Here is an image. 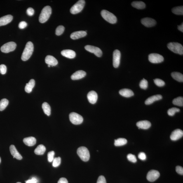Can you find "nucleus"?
<instances>
[{"instance_id":"nucleus-30","label":"nucleus","mask_w":183,"mask_h":183,"mask_svg":"<svg viewBox=\"0 0 183 183\" xmlns=\"http://www.w3.org/2000/svg\"><path fill=\"white\" fill-rule=\"evenodd\" d=\"M42 107L45 114L47 116H50L51 113V109L50 106L48 103L46 102L43 103Z\"/></svg>"},{"instance_id":"nucleus-35","label":"nucleus","mask_w":183,"mask_h":183,"mask_svg":"<svg viewBox=\"0 0 183 183\" xmlns=\"http://www.w3.org/2000/svg\"><path fill=\"white\" fill-rule=\"evenodd\" d=\"M180 110L177 108L174 107L168 110V114L170 116H173L175 113L180 112Z\"/></svg>"},{"instance_id":"nucleus-52","label":"nucleus","mask_w":183,"mask_h":183,"mask_svg":"<svg viewBox=\"0 0 183 183\" xmlns=\"http://www.w3.org/2000/svg\"><path fill=\"white\" fill-rule=\"evenodd\" d=\"M48 66L49 67H50L51 66L50 65H48Z\"/></svg>"},{"instance_id":"nucleus-24","label":"nucleus","mask_w":183,"mask_h":183,"mask_svg":"<svg viewBox=\"0 0 183 183\" xmlns=\"http://www.w3.org/2000/svg\"><path fill=\"white\" fill-rule=\"evenodd\" d=\"M120 95L125 97H130L134 95L132 91L128 89H124L120 90L119 91Z\"/></svg>"},{"instance_id":"nucleus-20","label":"nucleus","mask_w":183,"mask_h":183,"mask_svg":"<svg viewBox=\"0 0 183 183\" xmlns=\"http://www.w3.org/2000/svg\"><path fill=\"white\" fill-rule=\"evenodd\" d=\"M10 150L11 155L13 156V158H16V159L19 160L22 159V156L17 151L16 148H15L14 146L11 145L10 146Z\"/></svg>"},{"instance_id":"nucleus-12","label":"nucleus","mask_w":183,"mask_h":183,"mask_svg":"<svg viewBox=\"0 0 183 183\" xmlns=\"http://www.w3.org/2000/svg\"><path fill=\"white\" fill-rule=\"evenodd\" d=\"M159 172L155 170H151L148 173L146 178L150 182H154L160 176Z\"/></svg>"},{"instance_id":"nucleus-25","label":"nucleus","mask_w":183,"mask_h":183,"mask_svg":"<svg viewBox=\"0 0 183 183\" xmlns=\"http://www.w3.org/2000/svg\"><path fill=\"white\" fill-rule=\"evenodd\" d=\"M23 142L24 144L28 146H33L35 145L36 142V140L35 138L33 137H30L25 138L24 139Z\"/></svg>"},{"instance_id":"nucleus-14","label":"nucleus","mask_w":183,"mask_h":183,"mask_svg":"<svg viewBox=\"0 0 183 183\" xmlns=\"http://www.w3.org/2000/svg\"><path fill=\"white\" fill-rule=\"evenodd\" d=\"M183 132L182 130L177 129L172 132L170 136V138L172 140L176 141L182 137Z\"/></svg>"},{"instance_id":"nucleus-22","label":"nucleus","mask_w":183,"mask_h":183,"mask_svg":"<svg viewBox=\"0 0 183 183\" xmlns=\"http://www.w3.org/2000/svg\"><path fill=\"white\" fill-rule=\"evenodd\" d=\"M61 54L67 58L72 59L76 56V54L74 51L71 50H65L61 52Z\"/></svg>"},{"instance_id":"nucleus-27","label":"nucleus","mask_w":183,"mask_h":183,"mask_svg":"<svg viewBox=\"0 0 183 183\" xmlns=\"http://www.w3.org/2000/svg\"><path fill=\"white\" fill-rule=\"evenodd\" d=\"M132 6L133 7L138 9H142L146 8L145 3L141 1H135L132 3Z\"/></svg>"},{"instance_id":"nucleus-37","label":"nucleus","mask_w":183,"mask_h":183,"mask_svg":"<svg viewBox=\"0 0 183 183\" xmlns=\"http://www.w3.org/2000/svg\"><path fill=\"white\" fill-rule=\"evenodd\" d=\"M64 27L63 26L60 25L58 26L56 30V34L59 36L62 35L64 33Z\"/></svg>"},{"instance_id":"nucleus-32","label":"nucleus","mask_w":183,"mask_h":183,"mask_svg":"<svg viewBox=\"0 0 183 183\" xmlns=\"http://www.w3.org/2000/svg\"><path fill=\"white\" fill-rule=\"evenodd\" d=\"M172 11L174 14L178 15L183 14V6L175 7L172 9Z\"/></svg>"},{"instance_id":"nucleus-19","label":"nucleus","mask_w":183,"mask_h":183,"mask_svg":"<svg viewBox=\"0 0 183 183\" xmlns=\"http://www.w3.org/2000/svg\"><path fill=\"white\" fill-rule=\"evenodd\" d=\"M45 62L48 65L55 66L58 64V61L54 57L51 55H48L45 58Z\"/></svg>"},{"instance_id":"nucleus-31","label":"nucleus","mask_w":183,"mask_h":183,"mask_svg":"<svg viewBox=\"0 0 183 183\" xmlns=\"http://www.w3.org/2000/svg\"><path fill=\"white\" fill-rule=\"evenodd\" d=\"M127 143L126 139L119 138L115 140L114 145L116 146H121L125 145Z\"/></svg>"},{"instance_id":"nucleus-38","label":"nucleus","mask_w":183,"mask_h":183,"mask_svg":"<svg viewBox=\"0 0 183 183\" xmlns=\"http://www.w3.org/2000/svg\"><path fill=\"white\" fill-rule=\"evenodd\" d=\"M53 166L57 167L60 166L61 163V158L60 157L54 158L53 161Z\"/></svg>"},{"instance_id":"nucleus-6","label":"nucleus","mask_w":183,"mask_h":183,"mask_svg":"<svg viewBox=\"0 0 183 183\" xmlns=\"http://www.w3.org/2000/svg\"><path fill=\"white\" fill-rule=\"evenodd\" d=\"M85 1L84 0H80L75 4L71 8L70 11L73 14L79 13L84 8Z\"/></svg>"},{"instance_id":"nucleus-26","label":"nucleus","mask_w":183,"mask_h":183,"mask_svg":"<svg viewBox=\"0 0 183 183\" xmlns=\"http://www.w3.org/2000/svg\"><path fill=\"white\" fill-rule=\"evenodd\" d=\"M35 85V81L33 79L30 80L29 82L26 85L25 87V91L28 93H30L32 91Z\"/></svg>"},{"instance_id":"nucleus-45","label":"nucleus","mask_w":183,"mask_h":183,"mask_svg":"<svg viewBox=\"0 0 183 183\" xmlns=\"http://www.w3.org/2000/svg\"><path fill=\"white\" fill-rule=\"evenodd\" d=\"M27 13L30 16H32L34 13V10L32 8L30 7L27 9Z\"/></svg>"},{"instance_id":"nucleus-13","label":"nucleus","mask_w":183,"mask_h":183,"mask_svg":"<svg viewBox=\"0 0 183 183\" xmlns=\"http://www.w3.org/2000/svg\"><path fill=\"white\" fill-rule=\"evenodd\" d=\"M141 22L142 24L147 27H153L156 25V22L154 19L149 17H146L141 20Z\"/></svg>"},{"instance_id":"nucleus-48","label":"nucleus","mask_w":183,"mask_h":183,"mask_svg":"<svg viewBox=\"0 0 183 183\" xmlns=\"http://www.w3.org/2000/svg\"><path fill=\"white\" fill-rule=\"evenodd\" d=\"M38 181L35 177H32V179L26 181V183H37Z\"/></svg>"},{"instance_id":"nucleus-34","label":"nucleus","mask_w":183,"mask_h":183,"mask_svg":"<svg viewBox=\"0 0 183 183\" xmlns=\"http://www.w3.org/2000/svg\"><path fill=\"white\" fill-rule=\"evenodd\" d=\"M9 101L6 99H3L0 101V111H3L8 105Z\"/></svg>"},{"instance_id":"nucleus-29","label":"nucleus","mask_w":183,"mask_h":183,"mask_svg":"<svg viewBox=\"0 0 183 183\" xmlns=\"http://www.w3.org/2000/svg\"><path fill=\"white\" fill-rule=\"evenodd\" d=\"M171 76L176 81L183 82V75L182 73L178 72H173L171 73Z\"/></svg>"},{"instance_id":"nucleus-16","label":"nucleus","mask_w":183,"mask_h":183,"mask_svg":"<svg viewBox=\"0 0 183 183\" xmlns=\"http://www.w3.org/2000/svg\"><path fill=\"white\" fill-rule=\"evenodd\" d=\"M86 73L83 70L76 71L71 76V78L73 80H79L81 79L86 76Z\"/></svg>"},{"instance_id":"nucleus-4","label":"nucleus","mask_w":183,"mask_h":183,"mask_svg":"<svg viewBox=\"0 0 183 183\" xmlns=\"http://www.w3.org/2000/svg\"><path fill=\"white\" fill-rule=\"evenodd\" d=\"M101 14L103 18L110 23L115 24L117 22V19L115 16L107 10H102Z\"/></svg>"},{"instance_id":"nucleus-49","label":"nucleus","mask_w":183,"mask_h":183,"mask_svg":"<svg viewBox=\"0 0 183 183\" xmlns=\"http://www.w3.org/2000/svg\"><path fill=\"white\" fill-rule=\"evenodd\" d=\"M57 183H68L67 179L65 178H61Z\"/></svg>"},{"instance_id":"nucleus-46","label":"nucleus","mask_w":183,"mask_h":183,"mask_svg":"<svg viewBox=\"0 0 183 183\" xmlns=\"http://www.w3.org/2000/svg\"><path fill=\"white\" fill-rule=\"evenodd\" d=\"M138 157L139 159L142 160H145L146 158V155L145 153L142 152L139 153Z\"/></svg>"},{"instance_id":"nucleus-43","label":"nucleus","mask_w":183,"mask_h":183,"mask_svg":"<svg viewBox=\"0 0 183 183\" xmlns=\"http://www.w3.org/2000/svg\"><path fill=\"white\" fill-rule=\"evenodd\" d=\"M97 183H107L105 178L103 176H100L98 179Z\"/></svg>"},{"instance_id":"nucleus-51","label":"nucleus","mask_w":183,"mask_h":183,"mask_svg":"<svg viewBox=\"0 0 183 183\" xmlns=\"http://www.w3.org/2000/svg\"><path fill=\"white\" fill-rule=\"evenodd\" d=\"M1 157H0V163H1Z\"/></svg>"},{"instance_id":"nucleus-33","label":"nucleus","mask_w":183,"mask_h":183,"mask_svg":"<svg viewBox=\"0 0 183 183\" xmlns=\"http://www.w3.org/2000/svg\"><path fill=\"white\" fill-rule=\"evenodd\" d=\"M172 102L174 105L183 107V98L182 97H178L173 99Z\"/></svg>"},{"instance_id":"nucleus-8","label":"nucleus","mask_w":183,"mask_h":183,"mask_svg":"<svg viewBox=\"0 0 183 183\" xmlns=\"http://www.w3.org/2000/svg\"><path fill=\"white\" fill-rule=\"evenodd\" d=\"M16 47V44L14 42H9L3 45L1 47L2 52L4 53H8L14 51Z\"/></svg>"},{"instance_id":"nucleus-3","label":"nucleus","mask_w":183,"mask_h":183,"mask_svg":"<svg viewBox=\"0 0 183 183\" xmlns=\"http://www.w3.org/2000/svg\"><path fill=\"white\" fill-rule=\"evenodd\" d=\"M168 48L174 53L182 55L183 54V47L179 43L171 42L167 45Z\"/></svg>"},{"instance_id":"nucleus-2","label":"nucleus","mask_w":183,"mask_h":183,"mask_svg":"<svg viewBox=\"0 0 183 183\" xmlns=\"http://www.w3.org/2000/svg\"><path fill=\"white\" fill-rule=\"evenodd\" d=\"M52 13V9L50 6H46L43 8L39 16V22L41 23L46 22L50 18Z\"/></svg>"},{"instance_id":"nucleus-7","label":"nucleus","mask_w":183,"mask_h":183,"mask_svg":"<svg viewBox=\"0 0 183 183\" xmlns=\"http://www.w3.org/2000/svg\"><path fill=\"white\" fill-rule=\"evenodd\" d=\"M69 119L73 124L78 125L83 123V118L81 115L76 113H71L69 115Z\"/></svg>"},{"instance_id":"nucleus-1","label":"nucleus","mask_w":183,"mask_h":183,"mask_svg":"<svg viewBox=\"0 0 183 183\" xmlns=\"http://www.w3.org/2000/svg\"><path fill=\"white\" fill-rule=\"evenodd\" d=\"M33 51V44L31 41L28 42L22 54V60L24 61L28 60L32 55Z\"/></svg>"},{"instance_id":"nucleus-21","label":"nucleus","mask_w":183,"mask_h":183,"mask_svg":"<svg viewBox=\"0 0 183 183\" xmlns=\"http://www.w3.org/2000/svg\"><path fill=\"white\" fill-rule=\"evenodd\" d=\"M136 125L138 127L139 129H141L146 130L149 129L151 127V124L149 121H143L137 122Z\"/></svg>"},{"instance_id":"nucleus-17","label":"nucleus","mask_w":183,"mask_h":183,"mask_svg":"<svg viewBox=\"0 0 183 183\" xmlns=\"http://www.w3.org/2000/svg\"><path fill=\"white\" fill-rule=\"evenodd\" d=\"M13 19L11 15H8L0 18V26H5L10 23Z\"/></svg>"},{"instance_id":"nucleus-42","label":"nucleus","mask_w":183,"mask_h":183,"mask_svg":"<svg viewBox=\"0 0 183 183\" xmlns=\"http://www.w3.org/2000/svg\"><path fill=\"white\" fill-rule=\"evenodd\" d=\"M7 67L4 64L0 65V73L3 75L6 74L7 72Z\"/></svg>"},{"instance_id":"nucleus-50","label":"nucleus","mask_w":183,"mask_h":183,"mask_svg":"<svg viewBox=\"0 0 183 183\" xmlns=\"http://www.w3.org/2000/svg\"><path fill=\"white\" fill-rule=\"evenodd\" d=\"M178 30L181 31L182 32H183V24L182 23V24L180 26H178Z\"/></svg>"},{"instance_id":"nucleus-28","label":"nucleus","mask_w":183,"mask_h":183,"mask_svg":"<svg viewBox=\"0 0 183 183\" xmlns=\"http://www.w3.org/2000/svg\"><path fill=\"white\" fill-rule=\"evenodd\" d=\"M46 151V148L43 144L38 146L35 150L34 153L36 155H42L44 154Z\"/></svg>"},{"instance_id":"nucleus-53","label":"nucleus","mask_w":183,"mask_h":183,"mask_svg":"<svg viewBox=\"0 0 183 183\" xmlns=\"http://www.w3.org/2000/svg\"><path fill=\"white\" fill-rule=\"evenodd\" d=\"M17 183H20V182H17Z\"/></svg>"},{"instance_id":"nucleus-11","label":"nucleus","mask_w":183,"mask_h":183,"mask_svg":"<svg viewBox=\"0 0 183 183\" xmlns=\"http://www.w3.org/2000/svg\"><path fill=\"white\" fill-rule=\"evenodd\" d=\"M121 58V52L119 50H115L113 53V66L114 68H117L119 67Z\"/></svg>"},{"instance_id":"nucleus-44","label":"nucleus","mask_w":183,"mask_h":183,"mask_svg":"<svg viewBox=\"0 0 183 183\" xmlns=\"http://www.w3.org/2000/svg\"><path fill=\"white\" fill-rule=\"evenodd\" d=\"M176 172L181 175H183V168L182 167L177 166L176 168Z\"/></svg>"},{"instance_id":"nucleus-23","label":"nucleus","mask_w":183,"mask_h":183,"mask_svg":"<svg viewBox=\"0 0 183 183\" xmlns=\"http://www.w3.org/2000/svg\"><path fill=\"white\" fill-rule=\"evenodd\" d=\"M163 97L160 95H157L153 96L148 98L146 100L145 104L146 105H150L153 103L155 101L161 100Z\"/></svg>"},{"instance_id":"nucleus-5","label":"nucleus","mask_w":183,"mask_h":183,"mask_svg":"<svg viewBox=\"0 0 183 183\" xmlns=\"http://www.w3.org/2000/svg\"><path fill=\"white\" fill-rule=\"evenodd\" d=\"M78 155L83 161H88L90 158L89 152L86 147L81 146L78 148L77 150Z\"/></svg>"},{"instance_id":"nucleus-15","label":"nucleus","mask_w":183,"mask_h":183,"mask_svg":"<svg viewBox=\"0 0 183 183\" xmlns=\"http://www.w3.org/2000/svg\"><path fill=\"white\" fill-rule=\"evenodd\" d=\"M87 98L90 103L95 104L96 103L98 99L97 93L94 91H91L87 95Z\"/></svg>"},{"instance_id":"nucleus-39","label":"nucleus","mask_w":183,"mask_h":183,"mask_svg":"<svg viewBox=\"0 0 183 183\" xmlns=\"http://www.w3.org/2000/svg\"><path fill=\"white\" fill-rule=\"evenodd\" d=\"M154 82L156 85L159 87H162L165 85V83L163 80L160 79H156L154 80Z\"/></svg>"},{"instance_id":"nucleus-18","label":"nucleus","mask_w":183,"mask_h":183,"mask_svg":"<svg viewBox=\"0 0 183 183\" xmlns=\"http://www.w3.org/2000/svg\"><path fill=\"white\" fill-rule=\"evenodd\" d=\"M87 32L83 31H76L71 34L70 37L73 39H76L84 37L87 35Z\"/></svg>"},{"instance_id":"nucleus-36","label":"nucleus","mask_w":183,"mask_h":183,"mask_svg":"<svg viewBox=\"0 0 183 183\" xmlns=\"http://www.w3.org/2000/svg\"><path fill=\"white\" fill-rule=\"evenodd\" d=\"M139 86L141 89H146L148 87V82L147 80L144 78L140 82V83H139Z\"/></svg>"},{"instance_id":"nucleus-10","label":"nucleus","mask_w":183,"mask_h":183,"mask_svg":"<svg viewBox=\"0 0 183 183\" xmlns=\"http://www.w3.org/2000/svg\"><path fill=\"white\" fill-rule=\"evenodd\" d=\"M85 49L87 51L93 53L97 57H100L102 56V52L100 48L97 47L87 45L85 47Z\"/></svg>"},{"instance_id":"nucleus-40","label":"nucleus","mask_w":183,"mask_h":183,"mask_svg":"<svg viewBox=\"0 0 183 183\" xmlns=\"http://www.w3.org/2000/svg\"><path fill=\"white\" fill-rule=\"evenodd\" d=\"M129 161L132 163H135L137 161V159L135 155L131 154H129L127 157Z\"/></svg>"},{"instance_id":"nucleus-47","label":"nucleus","mask_w":183,"mask_h":183,"mask_svg":"<svg viewBox=\"0 0 183 183\" xmlns=\"http://www.w3.org/2000/svg\"><path fill=\"white\" fill-rule=\"evenodd\" d=\"M27 22L24 21H22L20 22L19 24V28L20 29H23L27 27Z\"/></svg>"},{"instance_id":"nucleus-9","label":"nucleus","mask_w":183,"mask_h":183,"mask_svg":"<svg viewBox=\"0 0 183 183\" xmlns=\"http://www.w3.org/2000/svg\"><path fill=\"white\" fill-rule=\"evenodd\" d=\"M149 60L153 64L160 63L164 60L163 57L159 54L152 53L149 55Z\"/></svg>"},{"instance_id":"nucleus-41","label":"nucleus","mask_w":183,"mask_h":183,"mask_svg":"<svg viewBox=\"0 0 183 183\" xmlns=\"http://www.w3.org/2000/svg\"><path fill=\"white\" fill-rule=\"evenodd\" d=\"M54 155L55 152L54 151H50L48 153V159L49 162L51 163V162L53 161Z\"/></svg>"}]
</instances>
